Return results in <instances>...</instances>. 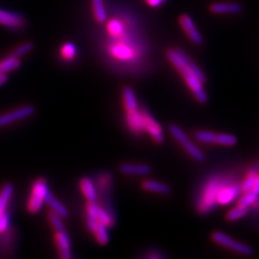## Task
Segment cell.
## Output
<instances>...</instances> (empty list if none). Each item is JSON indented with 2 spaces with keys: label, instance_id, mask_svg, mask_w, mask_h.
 <instances>
[{
  "label": "cell",
  "instance_id": "obj_1",
  "mask_svg": "<svg viewBox=\"0 0 259 259\" xmlns=\"http://www.w3.org/2000/svg\"><path fill=\"white\" fill-rule=\"evenodd\" d=\"M166 57L168 61L176 68L177 71L182 75L186 85L189 88L190 92L193 93L196 100L201 104L207 102L208 96L204 91V83L193 74V72L177 53L175 49L167 50Z\"/></svg>",
  "mask_w": 259,
  "mask_h": 259
},
{
  "label": "cell",
  "instance_id": "obj_2",
  "mask_svg": "<svg viewBox=\"0 0 259 259\" xmlns=\"http://www.w3.org/2000/svg\"><path fill=\"white\" fill-rule=\"evenodd\" d=\"M227 179L220 176L209 178L204 183L196 200V210L201 215L213 211L217 206V198Z\"/></svg>",
  "mask_w": 259,
  "mask_h": 259
},
{
  "label": "cell",
  "instance_id": "obj_3",
  "mask_svg": "<svg viewBox=\"0 0 259 259\" xmlns=\"http://www.w3.org/2000/svg\"><path fill=\"white\" fill-rule=\"evenodd\" d=\"M211 239L217 245L222 246L224 248H227L229 250H232L236 253H239L241 255L250 256L254 253L253 249H251L249 246L241 243L239 241L234 240L229 235L225 234L221 232H214L211 234Z\"/></svg>",
  "mask_w": 259,
  "mask_h": 259
},
{
  "label": "cell",
  "instance_id": "obj_4",
  "mask_svg": "<svg viewBox=\"0 0 259 259\" xmlns=\"http://www.w3.org/2000/svg\"><path fill=\"white\" fill-rule=\"evenodd\" d=\"M47 182L44 179L37 180L33 187H32V193L30 195V199L28 202V211L32 214L37 213L40 208L41 205L46 201V196L48 192Z\"/></svg>",
  "mask_w": 259,
  "mask_h": 259
},
{
  "label": "cell",
  "instance_id": "obj_5",
  "mask_svg": "<svg viewBox=\"0 0 259 259\" xmlns=\"http://www.w3.org/2000/svg\"><path fill=\"white\" fill-rule=\"evenodd\" d=\"M141 115H142V123H143V131L148 133L152 139L157 143L161 144L164 141V135L162 132L161 126L158 122L149 113L148 111L145 109H141Z\"/></svg>",
  "mask_w": 259,
  "mask_h": 259
},
{
  "label": "cell",
  "instance_id": "obj_6",
  "mask_svg": "<svg viewBox=\"0 0 259 259\" xmlns=\"http://www.w3.org/2000/svg\"><path fill=\"white\" fill-rule=\"evenodd\" d=\"M35 112V108L32 106H26L18 110L8 112L6 114L0 115V127H4L10 125L14 122L24 119L31 116Z\"/></svg>",
  "mask_w": 259,
  "mask_h": 259
},
{
  "label": "cell",
  "instance_id": "obj_7",
  "mask_svg": "<svg viewBox=\"0 0 259 259\" xmlns=\"http://www.w3.org/2000/svg\"><path fill=\"white\" fill-rule=\"evenodd\" d=\"M179 20L182 27L184 28L186 35L190 38V40L193 41L197 46H202L204 42V38L200 34V32L197 30L192 19L188 15L184 14L179 18Z\"/></svg>",
  "mask_w": 259,
  "mask_h": 259
},
{
  "label": "cell",
  "instance_id": "obj_8",
  "mask_svg": "<svg viewBox=\"0 0 259 259\" xmlns=\"http://www.w3.org/2000/svg\"><path fill=\"white\" fill-rule=\"evenodd\" d=\"M0 24L11 29H20L25 25V19L17 13L0 11Z\"/></svg>",
  "mask_w": 259,
  "mask_h": 259
},
{
  "label": "cell",
  "instance_id": "obj_9",
  "mask_svg": "<svg viewBox=\"0 0 259 259\" xmlns=\"http://www.w3.org/2000/svg\"><path fill=\"white\" fill-rule=\"evenodd\" d=\"M55 242L59 254L62 258L68 259L72 257L70 251V240L65 230L61 232H56Z\"/></svg>",
  "mask_w": 259,
  "mask_h": 259
},
{
  "label": "cell",
  "instance_id": "obj_10",
  "mask_svg": "<svg viewBox=\"0 0 259 259\" xmlns=\"http://www.w3.org/2000/svg\"><path fill=\"white\" fill-rule=\"evenodd\" d=\"M121 173L125 175H135V176H142L148 175L152 172V169L146 164H139V163H124L119 166Z\"/></svg>",
  "mask_w": 259,
  "mask_h": 259
},
{
  "label": "cell",
  "instance_id": "obj_11",
  "mask_svg": "<svg viewBox=\"0 0 259 259\" xmlns=\"http://www.w3.org/2000/svg\"><path fill=\"white\" fill-rule=\"evenodd\" d=\"M210 12L214 14H238L243 11V8L238 3H214L209 7Z\"/></svg>",
  "mask_w": 259,
  "mask_h": 259
},
{
  "label": "cell",
  "instance_id": "obj_12",
  "mask_svg": "<svg viewBox=\"0 0 259 259\" xmlns=\"http://www.w3.org/2000/svg\"><path fill=\"white\" fill-rule=\"evenodd\" d=\"M127 124L129 129L137 135H139L143 132L142 115L140 110L127 112Z\"/></svg>",
  "mask_w": 259,
  "mask_h": 259
},
{
  "label": "cell",
  "instance_id": "obj_13",
  "mask_svg": "<svg viewBox=\"0 0 259 259\" xmlns=\"http://www.w3.org/2000/svg\"><path fill=\"white\" fill-rule=\"evenodd\" d=\"M141 187L148 192L157 193V194L167 195L171 193V188L169 185L152 181V180H146L141 184Z\"/></svg>",
  "mask_w": 259,
  "mask_h": 259
},
{
  "label": "cell",
  "instance_id": "obj_14",
  "mask_svg": "<svg viewBox=\"0 0 259 259\" xmlns=\"http://www.w3.org/2000/svg\"><path fill=\"white\" fill-rule=\"evenodd\" d=\"M124 108L127 112L139 110V104L134 91L130 87H125L122 93Z\"/></svg>",
  "mask_w": 259,
  "mask_h": 259
},
{
  "label": "cell",
  "instance_id": "obj_15",
  "mask_svg": "<svg viewBox=\"0 0 259 259\" xmlns=\"http://www.w3.org/2000/svg\"><path fill=\"white\" fill-rule=\"evenodd\" d=\"M45 202L51 207L52 211L57 213L59 216H61L63 218L68 216V210L66 209V207L61 202H59L55 197L50 193V191L47 192Z\"/></svg>",
  "mask_w": 259,
  "mask_h": 259
},
{
  "label": "cell",
  "instance_id": "obj_16",
  "mask_svg": "<svg viewBox=\"0 0 259 259\" xmlns=\"http://www.w3.org/2000/svg\"><path fill=\"white\" fill-rule=\"evenodd\" d=\"M20 66V60L17 56L11 55L0 62V74H6Z\"/></svg>",
  "mask_w": 259,
  "mask_h": 259
},
{
  "label": "cell",
  "instance_id": "obj_17",
  "mask_svg": "<svg viewBox=\"0 0 259 259\" xmlns=\"http://www.w3.org/2000/svg\"><path fill=\"white\" fill-rule=\"evenodd\" d=\"M80 187L82 192L84 195L85 199L89 202H95L96 201V190L93 185V182L89 178H83L80 181Z\"/></svg>",
  "mask_w": 259,
  "mask_h": 259
},
{
  "label": "cell",
  "instance_id": "obj_18",
  "mask_svg": "<svg viewBox=\"0 0 259 259\" xmlns=\"http://www.w3.org/2000/svg\"><path fill=\"white\" fill-rule=\"evenodd\" d=\"M186 153L192 157L193 159H195L196 161H199V162H203L204 159H205V156L204 155V153L199 149L198 146H196L194 143L190 140L186 141L184 145H182Z\"/></svg>",
  "mask_w": 259,
  "mask_h": 259
},
{
  "label": "cell",
  "instance_id": "obj_19",
  "mask_svg": "<svg viewBox=\"0 0 259 259\" xmlns=\"http://www.w3.org/2000/svg\"><path fill=\"white\" fill-rule=\"evenodd\" d=\"M92 3H93V13H94L95 19L99 23L106 22L108 19V15H107V12L105 9L104 1L103 0H92Z\"/></svg>",
  "mask_w": 259,
  "mask_h": 259
},
{
  "label": "cell",
  "instance_id": "obj_20",
  "mask_svg": "<svg viewBox=\"0 0 259 259\" xmlns=\"http://www.w3.org/2000/svg\"><path fill=\"white\" fill-rule=\"evenodd\" d=\"M248 212H249V207L237 204L235 207L232 208L226 214V219L229 222H235L241 218H243L244 216H246Z\"/></svg>",
  "mask_w": 259,
  "mask_h": 259
},
{
  "label": "cell",
  "instance_id": "obj_21",
  "mask_svg": "<svg viewBox=\"0 0 259 259\" xmlns=\"http://www.w3.org/2000/svg\"><path fill=\"white\" fill-rule=\"evenodd\" d=\"M13 185L7 184L4 185L0 192V214L5 212L7 205L9 204L10 199L13 194Z\"/></svg>",
  "mask_w": 259,
  "mask_h": 259
},
{
  "label": "cell",
  "instance_id": "obj_22",
  "mask_svg": "<svg viewBox=\"0 0 259 259\" xmlns=\"http://www.w3.org/2000/svg\"><path fill=\"white\" fill-rule=\"evenodd\" d=\"M93 233L95 235L96 240L100 245L104 246V245H107L109 243L110 236H109V233H108V231H107V227L105 225L98 222L96 228L93 231Z\"/></svg>",
  "mask_w": 259,
  "mask_h": 259
},
{
  "label": "cell",
  "instance_id": "obj_23",
  "mask_svg": "<svg viewBox=\"0 0 259 259\" xmlns=\"http://www.w3.org/2000/svg\"><path fill=\"white\" fill-rule=\"evenodd\" d=\"M258 175L257 170L256 169H250L247 173V175L245 177V179L243 180V182L241 183V189H242V193L244 192H249L250 189L252 188L253 184L256 180V177Z\"/></svg>",
  "mask_w": 259,
  "mask_h": 259
},
{
  "label": "cell",
  "instance_id": "obj_24",
  "mask_svg": "<svg viewBox=\"0 0 259 259\" xmlns=\"http://www.w3.org/2000/svg\"><path fill=\"white\" fill-rule=\"evenodd\" d=\"M215 143L220 146H234L237 143V138L230 134H216Z\"/></svg>",
  "mask_w": 259,
  "mask_h": 259
},
{
  "label": "cell",
  "instance_id": "obj_25",
  "mask_svg": "<svg viewBox=\"0 0 259 259\" xmlns=\"http://www.w3.org/2000/svg\"><path fill=\"white\" fill-rule=\"evenodd\" d=\"M95 217H96L98 222L105 225L107 228L113 226V224H114V220L111 217V213L108 212L106 209L100 207L99 205H98V207L96 209Z\"/></svg>",
  "mask_w": 259,
  "mask_h": 259
},
{
  "label": "cell",
  "instance_id": "obj_26",
  "mask_svg": "<svg viewBox=\"0 0 259 259\" xmlns=\"http://www.w3.org/2000/svg\"><path fill=\"white\" fill-rule=\"evenodd\" d=\"M169 133L181 145H184L186 141L189 140L185 132L175 124H171L169 126Z\"/></svg>",
  "mask_w": 259,
  "mask_h": 259
},
{
  "label": "cell",
  "instance_id": "obj_27",
  "mask_svg": "<svg viewBox=\"0 0 259 259\" xmlns=\"http://www.w3.org/2000/svg\"><path fill=\"white\" fill-rule=\"evenodd\" d=\"M195 139H197L199 142L211 144V143H215L216 134L209 131H197L195 133Z\"/></svg>",
  "mask_w": 259,
  "mask_h": 259
},
{
  "label": "cell",
  "instance_id": "obj_28",
  "mask_svg": "<svg viewBox=\"0 0 259 259\" xmlns=\"http://www.w3.org/2000/svg\"><path fill=\"white\" fill-rule=\"evenodd\" d=\"M61 54L66 61H72L77 54V48L75 47L74 44H65L61 49Z\"/></svg>",
  "mask_w": 259,
  "mask_h": 259
},
{
  "label": "cell",
  "instance_id": "obj_29",
  "mask_svg": "<svg viewBox=\"0 0 259 259\" xmlns=\"http://www.w3.org/2000/svg\"><path fill=\"white\" fill-rule=\"evenodd\" d=\"M257 195L253 194L251 191L249 192H244L242 196H239L237 204L243 205V206H247L250 208V205L253 203V201L256 199Z\"/></svg>",
  "mask_w": 259,
  "mask_h": 259
},
{
  "label": "cell",
  "instance_id": "obj_30",
  "mask_svg": "<svg viewBox=\"0 0 259 259\" xmlns=\"http://www.w3.org/2000/svg\"><path fill=\"white\" fill-rule=\"evenodd\" d=\"M48 218L49 221L51 223L52 227L55 229L56 232H61V231H65L64 225L61 221V216H59L57 213L54 211H51L48 214Z\"/></svg>",
  "mask_w": 259,
  "mask_h": 259
},
{
  "label": "cell",
  "instance_id": "obj_31",
  "mask_svg": "<svg viewBox=\"0 0 259 259\" xmlns=\"http://www.w3.org/2000/svg\"><path fill=\"white\" fill-rule=\"evenodd\" d=\"M108 30L112 36H119L122 33V31H123V27H122V24L118 20L112 19L110 21V23L108 24Z\"/></svg>",
  "mask_w": 259,
  "mask_h": 259
},
{
  "label": "cell",
  "instance_id": "obj_32",
  "mask_svg": "<svg viewBox=\"0 0 259 259\" xmlns=\"http://www.w3.org/2000/svg\"><path fill=\"white\" fill-rule=\"evenodd\" d=\"M34 48V46L32 42H25L23 45H21L20 47H18L16 50H15V53L14 55L17 56V57H22V56L26 55L29 52H31Z\"/></svg>",
  "mask_w": 259,
  "mask_h": 259
},
{
  "label": "cell",
  "instance_id": "obj_33",
  "mask_svg": "<svg viewBox=\"0 0 259 259\" xmlns=\"http://www.w3.org/2000/svg\"><path fill=\"white\" fill-rule=\"evenodd\" d=\"M9 227V216L6 213L0 214V232H4L7 231Z\"/></svg>",
  "mask_w": 259,
  "mask_h": 259
},
{
  "label": "cell",
  "instance_id": "obj_34",
  "mask_svg": "<svg viewBox=\"0 0 259 259\" xmlns=\"http://www.w3.org/2000/svg\"><path fill=\"white\" fill-rule=\"evenodd\" d=\"M98 224V221L96 219V217H94L93 215H91L88 213V216H87V225H88V228L90 230V232H93L94 229L96 228Z\"/></svg>",
  "mask_w": 259,
  "mask_h": 259
},
{
  "label": "cell",
  "instance_id": "obj_35",
  "mask_svg": "<svg viewBox=\"0 0 259 259\" xmlns=\"http://www.w3.org/2000/svg\"><path fill=\"white\" fill-rule=\"evenodd\" d=\"M250 191L253 193V194L259 195V174L256 177V180H255V182H254V184H253V186H252V188L250 189Z\"/></svg>",
  "mask_w": 259,
  "mask_h": 259
},
{
  "label": "cell",
  "instance_id": "obj_36",
  "mask_svg": "<svg viewBox=\"0 0 259 259\" xmlns=\"http://www.w3.org/2000/svg\"><path fill=\"white\" fill-rule=\"evenodd\" d=\"M146 1H147V3H148L150 6H152V7H158V6L161 5L163 0H146Z\"/></svg>",
  "mask_w": 259,
  "mask_h": 259
},
{
  "label": "cell",
  "instance_id": "obj_37",
  "mask_svg": "<svg viewBox=\"0 0 259 259\" xmlns=\"http://www.w3.org/2000/svg\"><path fill=\"white\" fill-rule=\"evenodd\" d=\"M8 80V77L6 74H0V85L6 83Z\"/></svg>",
  "mask_w": 259,
  "mask_h": 259
}]
</instances>
